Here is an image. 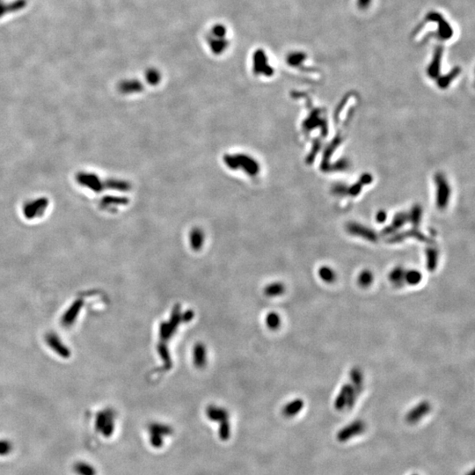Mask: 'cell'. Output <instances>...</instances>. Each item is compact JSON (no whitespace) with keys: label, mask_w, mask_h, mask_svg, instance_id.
Returning a JSON list of instances; mask_svg holds the SVG:
<instances>
[{"label":"cell","mask_w":475,"mask_h":475,"mask_svg":"<svg viewBox=\"0 0 475 475\" xmlns=\"http://www.w3.org/2000/svg\"><path fill=\"white\" fill-rule=\"evenodd\" d=\"M347 231L349 234L353 236H358L360 238H362L364 240L371 241V242H377L378 241V235L376 234L375 231L371 230V228L362 226L358 223L351 222L349 223L346 226Z\"/></svg>","instance_id":"ba28073f"},{"label":"cell","mask_w":475,"mask_h":475,"mask_svg":"<svg viewBox=\"0 0 475 475\" xmlns=\"http://www.w3.org/2000/svg\"><path fill=\"white\" fill-rule=\"evenodd\" d=\"M416 475V474H414V475Z\"/></svg>","instance_id":"7bdbcfd3"},{"label":"cell","mask_w":475,"mask_h":475,"mask_svg":"<svg viewBox=\"0 0 475 475\" xmlns=\"http://www.w3.org/2000/svg\"><path fill=\"white\" fill-rule=\"evenodd\" d=\"M467 475H475V471H474V470H472V471L469 472V473H467Z\"/></svg>","instance_id":"b9f144b4"},{"label":"cell","mask_w":475,"mask_h":475,"mask_svg":"<svg viewBox=\"0 0 475 475\" xmlns=\"http://www.w3.org/2000/svg\"><path fill=\"white\" fill-rule=\"evenodd\" d=\"M341 141H342V138L340 137V134H338L334 139L332 140L331 143L328 144V146L325 150L324 155H323L322 162H321V165H320V168L323 172H329L330 171V166H331L330 158H331L333 153H335L336 148L340 145Z\"/></svg>","instance_id":"7c38bea8"},{"label":"cell","mask_w":475,"mask_h":475,"mask_svg":"<svg viewBox=\"0 0 475 475\" xmlns=\"http://www.w3.org/2000/svg\"><path fill=\"white\" fill-rule=\"evenodd\" d=\"M148 432L151 445L154 448H161L164 445L165 436H171L174 430L169 425L153 423L149 424Z\"/></svg>","instance_id":"6da1fadb"},{"label":"cell","mask_w":475,"mask_h":475,"mask_svg":"<svg viewBox=\"0 0 475 475\" xmlns=\"http://www.w3.org/2000/svg\"><path fill=\"white\" fill-rule=\"evenodd\" d=\"M370 1L371 0H359V5L361 6V8H365L370 3Z\"/></svg>","instance_id":"60d3db41"},{"label":"cell","mask_w":475,"mask_h":475,"mask_svg":"<svg viewBox=\"0 0 475 475\" xmlns=\"http://www.w3.org/2000/svg\"><path fill=\"white\" fill-rule=\"evenodd\" d=\"M304 401L301 399H295L293 401H290L286 405L284 406L283 408V414L287 418L294 417L296 414L300 413L303 407H304Z\"/></svg>","instance_id":"2e32d148"},{"label":"cell","mask_w":475,"mask_h":475,"mask_svg":"<svg viewBox=\"0 0 475 475\" xmlns=\"http://www.w3.org/2000/svg\"><path fill=\"white\" fill-rule=\"evenodd\" d=\"M218 436H219V438L222 441H226L230 438V436H231V424H230V420L219 423Z\"/></svg>","instance_id":"f546056e"},{"label":"cell","mask_w":475,"mask_h":475,"mask_svg":"<svg viewBox=\"0 0 475 475\" xmlns=\"http://www.w3.org/2000/svg\"><path fill=\"white\" fill-rule=\"evenodd\" d=\"M422 279H423V275L420 271L412 270V271H406L405 272L404 280H405L406 284L414 286V285L420 284Z\"/></svg>","instance_id":"4316f807"},{"label":"cell","mask_w":475,"mask_h":475,"mask_svg":"<svg viewBox=\"0 0 475 475\" xmlns=\"http://www.w3.org/2000/svg\"><path fill=\"white\" fill-rule=\"evenodd\" d=\"M407 237H412V238H415L416 240H419V241H422V242H426V243H430L431 242V240H430V239L428 238L427 236L423 234L421 231H418L416 230V228H414L413 230H410V231H407L405 232H402V233H398V234H395L394 236H392L391 239H389L388 242L389 243H398V242H401L402 240H405Z\"/></svg>","instance_id":"9a60e30c"},{"label":"cell","mask_w":475,"mask_h":475,"mask_svg":"<svg viewBox=\"0 0 475 475\" xmlns=\"http://www.w3.org/2000/svg\"><path fill=\"white\" fill-rule=\"evenodd\" d=\"M374 276L371 271H362L358 276V284L363 288L369 287L373 283Z\"/></svg>","instance_id":"f1b7e54d"},{"label":"cell","mask_w":475,"mask_h":475,"mask_svg":"<svg viewBox=\"0 0 475 475\" xmlns=\"http://www.w3.org/2000/svg\"><path fill=\"white\" fill-rule=\"evenodd\" d=\"M113 414L111 412H104L98 416L96 427L97 430L106 437H109L114 430Z\"/></svg>","instance_id":"9c48e42d"},{"label":"cell","mask_w":475,"mask_h":475,"mask_svg":"<svg viewBox=\"0 0 475 475\" xmlns=\"http://www.w3.org/2000/svg\"><path fill=\"white\" fill-rule=\"evenodd\" d=\"M13 451V444L8 440H0V456H7Z\"/></svg>","instance_id":"e575fe53"},{"label":"cell","mask_w":475,"mask_h":475,"mask_svg":"<svg viewBox=\"0 0 475 475\" xmlns=\"http://www.w3.org/2000/svg\"><path fill=\"white\" fill-rule=\"evenodd\" d=\"M435 181L436 185V206L439 209H445L449 204L451 187L443 174H436Z\"/></svg>","instance_id":"277c9868"},{"label":"cell","mask_w":475,"mask_h":475,"mask_svg":"<svg viewBox=\"0 0 475 475\" xmlns=\"http://www.w3.org/2000/svg\"><path fill=\"white\" fill-rule=\"evenodd\" d=\"M284 291H285V287L284 284L276 282L267 285L266 288L264 289V293L269 297H275L284 294Z\"/></svg>","instance_id":"603a6c76"},{"label":"cell","mask_w":475,"mask_h":475,"mask_svg":"<svg viewBox=\"0 0 475 475\" xmlns=\"http://www.w3.org/2000/svg\"><path fill=\"white\" fill-rule=\"evenodd\" d=\"M267 326L269 328L272 330H275L279 328L281 326V318L279 314H276L275 312H272L267 315L266 318Z\"/></svg>","instance_id":"4dcf8cb0"},{"label":"cell","mask_w":475,"mask_h":475,"mask_svg":"<svg viewBox=\"0 0 475 475\" xmlns=\"http://www.w3.org/2000/svg\"><path fill=\"white\" fill-rule=\"evenodd\" d=\"M458 73H459V70L458 69H455V70H452V71L449 75H446L445 77L438 79V81H437L438 87L442 89L448 88L450 83L458 76Z\"/></svg>","instance_id":"d6a6232c"},{"label":"cell","mask_w":475,"mask_h":475,"mask_svg":"<svg viewBox=\"0 0 475 475\" xmlns=\"http://www.w3.org/2000/svg\"><path fill=\"white\" fill-rule=\"evenodd\" d=\"M408 222V215L405 212L397 213L392 219V225L385 227L382 231V235H391L395 233V231L401 229V227L405 226L406 223Z\"/></svg>","instance_id":"5bb4252c"},{"label":"cell","mask_w":475,"mask_h":475,"mask_svg":"<svg viewBox=\"0 0 475 475\" xmlns=\"http://www.w3.org/2000/svg\"><path fill=\"white\" fill-rule=\"evenodd\" d=\"M105 188H111L119 191H127L131 188V185L127 181L117 179H109L104 181Z\"/></svg>","instance_id":"cb8c5ba5"},{"label":"cell","mask_w":475,"mask_h":475,"mask_svg":"<svg viewBox=\"0 0 475 475\" xmlns=\"http://www.w3.org/2000/svg\"><path fill=\"white\" fill-rule=\"evenodd\" d=\"M362 185L361 182H357V183L353 184L351 185L350 187L348 188V195L351 196H358L361 191H362Z\"/></svg>","instance_id":"74e56055"},{"label":"cell","mask_w":475,"mask_h":475,"mask_svg":"<svg viewBox=\"0 0 475 475\" xmlns=\"http://www.w3.org/2000/svg\"><path fill=\"white\" fill-rule=\"evenodd\" d=\"M405 270L402 267H396L389 273V280L394 286L401 287L405 284Z\"/></svg>","instance_id":"ffe728a7"},{"label":"cell","mask_w":475,"mask_h":475,"mask_svg":"<svg viewBox=\"0 0 475 475\" xmlns=\"http://www.w3.org/2000/svg\"><path fill=\"white\" fill-rule=\"evenodd\" d=\"M321 148V142L318 139H315L314 141V144H313V147H312V150L310 152L309 155L306 158V162L308 164H312L315 158L317 156L319 150Z\"/></svg>","instance_id":"836d02e7"},{"label":"cell","mask_w":475,"mask_h":475,"mask_svg":"<svg viewBox=\"0 0 475 475\" xmlns=\"http://www.w3.org/2000/svg\"><path fill=\"white\" fill-rule=\"evenodd\" d=\"M76 180L78 183L85 188H88L95 192L100 193L103 191L105 188L104 181L100 180V177L95 174L88 173V172H79L76 175Z\"/></svg>","instance_id":"5b68a950"},{"label":"cell","mask_w":475,"mask_h":475,"mask_svg":"<svg viewBox=\"0 0 475 475\" xmlns=\"http://www.w3.org/2000/svg\"><path fill=\"white\" fill-rule=\"evenodd\" d=\"M127 203L128 199L123 197L106 196L100 200V206L101 209L110 210L114 209L118 205L126 204Z\"/></svg>","instance_id":"ac0fdd59"},{"label":"cell","mask_w":475,"mask_h":475,"mask_svg":"<svg viewBox=\"0 0 475 475\" xmlns=\"http://www.w3.org/2000/svg\"><path fill=\"white\" fill-rule=\"evenodd\" d=\"M349 187L343 183H336L332 187V193L337 196H343L348 195Z\"/></svg>","instance_id":"d590c367"},{"label":"cell","mask_w":475,"mask_h":475,"mask_svg":"<svg viewBox=\"0 0 475 475\" xmlns=\"http://www.w3.org/2000/svg\"><path fill=\"white\" fill-rule=\"evenodd\" d=\"M426 264L427 269L430 272L436 271L438 263V251L434 247H429L426 251Z\"/></svg>","instance_id":"d6986e66"},{"label":"cell","mask_w":475,"mask_h":475,"mask_svg":"<svg viewBox=\"0 0 475 475\" xmlns=\"http://www.w3.org/2000/svg\"><path fill=\"white\" fill-rule=\"evenodd\" d=\"M350 379L352 381L355 390L357 391L358 394L362 391V385H363V376L362 371L358 367H355L350 371Z\"/></svg>","instance_id":"7402d4cb"},{"label":"cell","mask_w":475,"mask_h":475,"mask_svg":"<svg viewBox=\"0 0 475 475\" xmlns=\"http://www.w3.org/2000/svg\"><path fill=\"white\" fill-rule=\"evenodd\" d=\"M206 415L210 421L215 423H221L226 421H229L230 419L228 411L217 406H209L206 408Z\"/></svg>","instance_id":"4fadbf2b"},{"label":"cell","mask_w":475,"mask_h":475,"mask_svg":"<svg viewBox=\"0 0 475 475\" xmlns=\"http://www.w3.org/2000/svg\"><path fill=\"white\" fill-rule=\"evenodd\" d=\"M441 50H438L437 55L434 62L432 63L431 66H430L428 73L431 77V79H436L439 74V68H440Z\"/></svg>","instance_id":"1f68e13d"},{"label":"cell","mask_w":475,"mask_h":475,"mask_svg":"<svg viewBox=\"0 0 475 475\" xmlns=\"http://www.w3.org/2000/svg\"><path fill=\"white\" fill-rule=\"evenodd\" d=\"M407 215H408V221L412 223L414 228H416L420 225L421 220H422L423 209L420 205H414V207L411 209L410 213L407 214Z\"/></svg>","instance_id":"484cf974"},{"label":"cell","mask_w":475,"mask_h":475,"mask_svg":"<svg viewBox=\"0 0 475 475\" xmlns=\"http://www.w3.org/2000/svg\"><path fill=\"white\" fill-rule=\"evenodd\" d=\"M73 471L77 475H96L95 467L91 465L90 463L85 462V461H79L75 463L73 466Z\"/></svg>","instance_id":"44dd1931"},{"label":"cell","mask_w":475,"mask_h":475,"mask_svg":"<svg viewBox=\"0 0 475 475\" xmlns=\"http://www.w3.org/2000/svg\"><path fill=\"white\" fill-rule=\"evenodd\" d=\"M431 410V406L428 401H422L410 410L407 414L406 421L410 424H415L426 416Z\"/></svg>","instance_id":"30bf717a"},{"label":"cell","mask_w":475,"mask_h":475,"mask_svg":"<svg viewBox=\"0 0 475 475\" xmlns=\"http://www.w3.org/2000/svg\"><path fill=\"white\" fill-rule=\"evenodd\" d=\"M371 181H372V176L370 174H363V175H361L360 177V180H359V182H361L362 185H368V184H371Z\"/></svg>","instance_id":"ab89813d"},{"label":"cell","mask_w":475,"mask_h":475,"mask_svg":"<svg viewBox=\"0 0 475 475\" xmlns=\"http://www.w3.org/2000/svg\"><path fill=\"white\" fill-rule=\"evenodd\" d=\"M227 166L232 169H237L242 166L244 170L249 175H255L259 173V165L254 161L252 158L238 155V156H227L226 158Z\"/></svg>","instance_id":"3957f363"},{"label":"cell","mask_w":475,"mask_h":475,"mask_svg":"<svg viewBox=\"0 0 475 475\" xmlns=\"http://www.w3.org/2000/svg\"><path fill=\"white\" fill-rule=\"evenodd\" d=\"M358 395V393L355 390L352 385L345 384L344 385H342V387L340 388V392L335 401L336 409L341 411L344 409L345 407H348L349 409L352 408L356 403Z\"/></svg>","instance_id":"7a4b0ae2"},{"label":"cell","mask_w":475,"mask_h":475,"mask_svg":"<svg viewBox=\"0 0 475 475\" xmlns=\"http://www.w3.org/2000/svg\"><path fill=\"white\" fill-rule=\"evenodd\" d=\"M48 206V200L46 197L29 201L23 206V214L27 219H35L43 216Z\"/></svg>","instance_id":"8992f818"},{"label":"cell","mask_w":475,"mask_h":475,"mask_svg":"<svg viewBox=\"0 0 475 475\" xmlns=\"http://www.w3.org/2000/svg\"><path fill=\"white\" fill-rule=\"evenodd\" d=\"M319 125L322 126L323 136H325L327 135V132L326 122L324 121V119H321V117H320V110L319 109H314L308 116V118L305 119V122L303 123V128H304L305 132H309V131L314 130Z\"/></svg>","instance_id":"8fae6325"},{"label":"cell","mask_w":475,"mask_h":475,"mask_svg":"<svg viewBox=\"0 0 475 475\" xmlns=\"http://www.w3.org/2000/svg\"><path fill=\"white\" fill-rule=\"evenodd\" d=\"M386 218H387V214L385 210H380L378 213L376 214V221L380 223V224H383V223L385 222Z\"/></svg>","instance_id":"f35d334b"},{"label":"cell","mask_w":475,"mask_h":475,"mask_svg":"<svg viewBox=\"0 0 475 475\" xmlns=\"http://www.w3.org/2000/svg\"><path fill=\"white\" fill-rule=\"evenodd\" d=\"M349 161L346 158H340L339 160H337L334 165H331L330 171H336V172L345 171L349 168Z\"/></svg>","instance_id":"8d00e7d4"},{"label":"cell","mask_w":475,"mask_h":475,"mask_svg":"<svg viewBox=\"0 0 475 475\" xmlns=\"http://www.w3.org/2000/svg\"><path fill=\"white\" fill-rule=\"evenodd\" d=\"M365 430H366V424L364 422H362L361 420H356L349 425L340 430L337 433L336 437H337V440L340 443H345L355 436L361 435L362 433L365 431Z\"/></svg>","instance_id":"52a82bcc"},{"label":"cell","mask_w":475,"mask_h":475,"mask_svg":"<svg viewBox=\"0 0 475 475\" xmlns=\"http://www.w3.org/2000/svg\"><path fill=\"white\" fill-rule=\"evenodd\" d=\"M318 274L321 280H323L325 283H327V284H332L336 281V272L333 271L330 267H320L318 269Z\"/></svg>","instance_id":"d4e9b609"},{"label":"cell","mask_w":475,"mask_h":475,"mask_svg":"<svg viewBox=\"0 0 475 475\" xmlns=\"http://www.w3.org/2000/svg\"><path fill=\"white\" fill-rule=\"evenodd\" d=\"M194 363L197 368L202 369L206 365L207 362V352L206 348L203 343H197L193 350Z\"/></svg>","instance_id":"e0dca14e"},{"label":"cell","mask_w":475,"mask_h":475,"mask_svg":"<svg viewBox=\"0 0 475 475\" xmlns=\"http://www.w3.org/2000/svg\"><path fill=\"white\" fill-rule=\"evenodd\" d=\"M204 233L199 229H195L192 231L190 235V243H191L192 249L194 250H199L204 243Z\"/></svg>","instance_id":"83f0119b"}]
</instances>
